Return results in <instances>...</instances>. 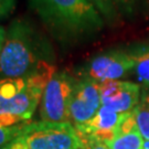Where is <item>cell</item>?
Instances as JSON below:
<instances>
[{"mask_svg": "<svg viewBox=\"0 0 149 149\" xmlns=\"http://www.w3.org/2000/svg\"><path fill=\"white\" fill-rule=\"evenodd\" d=\"M47 31L70 47L96 37L106 22L91 0H28Z\"/></svg>", "mask_w": 149, "mask_h": 149, "instance_id": "obj_1", "label": "cell"}, {"mask_svg": "<svg viewBox=\"0 0 149 149\" xmlns=\"http://www.w3.org/2000/svg\"><path fill=\"white\" fill-rule=\"evenodd\" d=\"M48 66L52 64L42 34L26 18L12 20L0 54V80L27 77Z\"/></svg>", "mask_w": 149, "mask_h": 149, "instance_id": "obj_2", "label": "cell"}, {"mask_svg": "<svg viewBox=\"0 0 149 149\" xmlns=\"http://www.w3.org/2000/svg\"><path fill=\"white\" fill-rule=\"evenodd\" d=\"M54 73L52 65L27 77L0 80V115H13L30 120Z\"/></svg>", "mask_w": 149, "mask_h": 149, "instance_id": "obj_3", "label": "cell"}, {"mask_svg": "<svg viewBox=\"0 0 149 149\" xmlns=\"http://www.w3.org/2000/svg\"><path fill=\"white\" fill-rule=\"evenodd\" d=\"M27 149H82L83 143L71 123H29L21 136Z\"/></svg>", "mask_w": 149, "mask_h": 149, "instance_id": "obj_4", "label": "cell"}, {"mask_svg": "<svg viewBox=\"0 0 149 149\" xmlns=\"http://www.w3.org/2000/svg\"><path fill=\"white\" fill-rule=\"evenodd\" d=\"M77 79L65 71L55 72L44 88L40 116L42 122L71 123L70 103Z\"/></svg>", "mask_w": 149, "mask_h": 149, "instance_id": "obj_5", "label": "cell"}, {"mask_svg": "<svg viewBox=\"0 0 149 149\" xmlns=\"http://www.w3.org/2000/svg\"><path fill=\"white\" fill-rule=\"evenodd\" d=\"M135 68V60L130 52L107 51L86 62L79 71V79H90L98 83L116 81Z\"/></svg>", "mask_w": 149, "mask_h": 149, "instance_id": "obj_6", "label": "cell"}, {"mask_svg": "<svg viewBox=\"0 0 149 149\" xmlns=\"http://www.w3.org/2000/svg\"><path fill=\"white\" fill-rule=\"evenodd\" d=\"M102 106L100 83L90 79H77L71 103L70 120L74 127L85 125Z\"/></svg>", "mask_w": 149, "mask_h": 149, "instance_id": "obj_7", "label": "cell"}, {"mask_svg": "<svg viewBox=\"0 0 149 149\" xmlns=\"http://www.w3.org/2000/svg\"><path fill=\"white\" fill-rule=\"evenodd\" d=\"M100 92L103 106L123 114L133 112L141 95L138 84L120 80L100 83Z\"/></svg>", "mask_w": 149, "mask_h": 149, "instance_id": "obj_8", "label": "cell"}, {"mask_svg": "<svg viewBox=\"0 0 149 149\" xmlns=\"http://www.w3.org/2000/svg\"><path fill=\"white\" fill-rule=\"evenodd\" d=\"M127 114H123L103 106L98 109L96 115L85 125L75 127L81 139L93 138L102 143H106L114 139L118 134L122 123L127 117Z\"/></svg>", "mask_w": 149, "mask_h": 149, "instance_id": "obj_9", "label": "cell"}, {"mask_svg": "<svg viewBox=\"0 0 149 149\" xmlns=\"http://www.w3.org/2000/svg\"><path fill=\"white\" fill-rule=\"evenodd\" d=\"M144 143L133 111L122 123L117 136L104 144L109 149H144Z\"/></svg>", "mask_w": 149, "mask_h": 149, "instance_id": "obj_10", "label": "cell"}, {"mask_svg": "<svg viewBox=\"0 0 149 149\" xmlns=\"http://www.w3.org/2000/svg\"><path fill=\"white\" fill-rule=\"evenodd\" d=\"M134 115L143 138L149 140V91L141 92L138 105L134 109Z\"/></svg>", "mask_w": 149, "mask_h": 149, "instance_id": "obj_11", "label": "cell"}, {"mask_svg": "<svg viewBox=\"0 0 149 149\" xmlns=\"http://www.w3.org/2000/svg\"><path fill=\"white\" fill-rule=\"evenodd\" d=\"M130 53L135 60L134 71L137 79L146 86H149V45Z\"/></svg>", "mask_w": 149, "mask_h": 149, "instance_id": "obj_12", "label": "cell"}, {"mask_svg": "<svg viewBox=\"0 0 149 149\" xmlns=\"http://www.w3.org/2000/svg\"><path fill=\"white\" fill-rule=\"evenodd\" d=\"M103 19L109 26H117L123 22V18L118 12L113 0H91Z\"/></svg>", "mask_w": 149, "mask_h": 149, "instance_id": "obj_13", "label": "cell"}, {"mask_svg": "<svg viewBox=\"0 0 149 149\" xmlns=\"http://www.w3.org/2000/svg\"><path fill=\"white\" fill-rule=\"evenodd\" d=\"M123 19H132L141 10L144 0H113Z\"/></svg>", "mask_w": 149, "mask_h": 149, "instance_id": "obj_14", "label": "cell"}, {"mask_svg": "<svg viewBox=\"0 0 149 149\" xmlns=\"http://www.w3.org/2000/svg\"><path fill=\"white\" fill-rule=\"evenodd\" d=\"M28 124L29 123H24V124L12 126V127H1L0 126V148L5 147L6 145L13 141L15 139L19 138Z\"/></svg>", "mask_w": 149, "mask_h": 149, "instance_id": "obj_15", "label": "cell"}, {"mask_svg": "<svg viewBox=\"0 0 149 149\" xmlns=\"http://www.w3.org/2000/svg\"><path fill=\"white\" fill-rule=\"evenodd\" d=\"M17 0H0V20H3L10 16L15 10Z\"/></svg>", "mask_w": 149, "mask_h": 149, "instance_id": "obj_16", "label": "cell"}, {"mask_svg": "<svg viewBox=\"0 0 149 149\" xmlns=\"http://www.w3.org/2000/svg\"><path fill=\"white\" fill-rule=\"evenodd\" d=\"M83 149H109L102 141H98L93 138H83Z\"/></svg>", "mask_w": 149, "mask_h": 149, "instance_id": "obj_17", "label": "cell"}, {"mask_svg": "<svg viewBox=\"0 0 149 149\" xmlns=\"http://www.w3.org/2000/svg\"><path fill=\"white\" fill-rule=\"evenodd\" d=\"M0 149H27V148H26L24 144L22 143L21 139L17 138L13 141H11V143H9L8 145H6L5 147H2V148Z\"/></svg>", "mask_w": 149, "mask_h": 149, "instance_id": "obj_18", "label": "cell"}, {"mask_svg": "<svg viewBox=\"0 0 149 149\" xmlns=\"http://www.w3.org/2000/svg\"><path fill=\"white\" fill-rule=\"evenodd\" d=\"M6 34H7V29H5V27H2V26H0V54H1L3 44H5Z\"/></svg>", "mask_w": 149, "mask_h": 149, "instance_id": "obj_19", "label": "cell"}, {"mask_svg": "<svg viewBox=\"0 0 149 149\" xmlns=\"http://www.w3.org/2000/svg\"><path fill=\"white\" fill-rule=\"evenodd\" d=\"M144 149H149V140H145V143H144Z\"/></svg>", "mask_w": 149, "mask_h": 149, "instance_id": "obj_20", "label": "cell"}, {"mask_svg": "<svg viewBox=\"0 0 149 149\" xmlns=\"http://www.w3.org/2000/svg\"><path fill=\"white\" fill-rule=\"evenodd\" d=\"M82 149H83V148H82Z\"/></svg>", "mask_w": 149, "mask_h": 149, "instance_id": "obj_21", "label": "cell"}]
</instances>
